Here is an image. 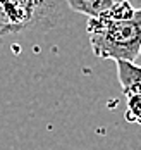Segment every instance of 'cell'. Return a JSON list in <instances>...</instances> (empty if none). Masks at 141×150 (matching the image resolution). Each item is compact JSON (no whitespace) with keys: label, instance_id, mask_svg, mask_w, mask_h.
<instances>
[{"label":"cell","instance_id":"5b68a950","mask_svg":"<svg viewBox=\"0 0 141 150\" xmlns=\"http://www.w3.org/2000/svg\"><path fill=\"white\" fill-rule=\"evenodd\" d=\"M112 2H127L134 9H141V0H112Z\"/></svg>","mask_w":141,"mask_h":150},{"label":"cell","instance_id":"3957f363","mask_svg":"<svg viewBox=\"0 0 141 150\" xmlns=\"http://www.w3.org/2000/svg\"><path fill=\"white\" fill-rule=\"evenodd\" d=\"M67 4L72 11L81 12L88 17H95L105 9H109L114 2L112 0H67Z\"/></svg>","mask_w":141,"mask_h":150},{"label":"cell","instance_id":"277c9868","mask_svg":"<svg viewBox=\"0 0 141 150\" xmlns=\"http://www.w3.org/2000/svg\"><path fill=\"white\" fill-rule=\"evenodd\" d=\"M126 119L141 124V93L127 95V112Z\"/></svg>","mask_w":141,"mask_h":150},{"label":"cell","instance_id":"6da1fadb","mask_svg":"<svg viewBox=\"0 0 141 150\" xmlns=\"http://www.w3.org/2000/svg\"><path fill=\"white\" fill-rule=\"evenodd\" d=\"M86 31L96 57L134 62L141 50V9L127 2H114L88 19Z\"/></svg>","mask_w":141,"mask_h":150},{"label":"cell","instance_id":"8992f818","mask_svg":"<svg viewBox=\"0 0 141 150\" xmlns=\"http://www.w3.org/2000/svg\"><path fill=\"white\" fill-rule=\"evenodd\" d=\"M134 64L141 67V50H140V54H138V57H136V60H134Z\"/></svg>","mask_w":141,"mask_h":150},{"label":"cell","instance_id":"7a4b0ae2","mask_svg":"<svg viewBox=\"0 0 141 150\" xmlns=\"http://www.w3.org/2000/svg\"><path fill=\"white\" fill-rule=\"evenodd\" d=\"M117 67V79L121 83V88L126 95L141 93V67L134 62L115 60Z\"/></svg>","mask_w":141,"mask_h":150}]
</instances>
